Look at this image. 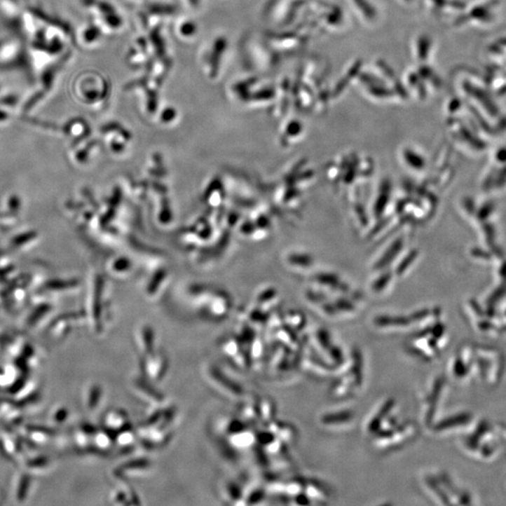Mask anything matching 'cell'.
Here are the masks:
<instances>
[{
  "mask_svg": "<svg viewBox=\"0 0 506 506\" xmlns=\"http://www.w3.org/2000/svg\"><path fill=\"white\" fill-rule=\"evenodd\" d=\"M105 430L110 432H118L129 425V417L126 411L121 409L109 411L104 416Z\"/></svg>",
  "mask_w": 506,
  "mask_h": 506,
  "instance_id": "13",
  "label": "cell"
},
{
  "mask_svg": "<svg viewBox=\"0 0 506 506\" xmlns=\"http://www.w3.org/2000/svg\"><path fill=\"white\" fill-rule=\"evenodd\" d=\"M205 377L208 383L219 394L227 399H240L244 396L243 388L235 381L231 380L216 366L208 365L205 369Z\"/></svg>",
  "mask_w": 506,
  "mask_h": 506,
  "instance_id": "3",
  "label": "cell"
},
{
  "mask_svg": "<svg viewBox=\"0 0 506 506\" xmlns=\"http://www.w3.org/2000/svg\"><path fill=\"white\" fill-rule=\"evenodd\" d=\"M447 334L444 325L436 324L421 328L411 336L407 350L414 357L424 361L436 360L446 346Z\"/></svg>",
  "mask_w": 506,
  "mask_h": 506,
  "instance_id": "1",
  "label": "cell"
},
{
  "mask_svg": "<svg viewBox=\"0 0 506 506\" xmlns=\"http://www.w3.org/2000/svg\"><path fill=\"white\" fill-rule=\"evenodd\" d=\"M133 391L144 402L149 403L154 407H161L165 400L163 395L150 385L149 380L146 378L137 377L132 382Z\"/></svg>",
  "mask_w": 506,
  "mask_h": 506,
  "instance_id": "10",
  "label": "cell"
},
{
  "mask_svg": "<svg viewBox=\"0 0 506 506\" xmlns=\"http://www.w3.org/2000/svg\"><path fill=\"white\" fill-rule=\"evenodd\" d=\"M112 500L114 503L121 505H139V503H140L136 502V500H138L137 496H136L132 489L130 488L128 486H121V488L116 489V491H114Z\"/></svg>",
  "mask_w": 506,
  "mask_h": 506,
  "instance_id": "16",
  "label": "cell"
},
{
  "mask_svg": "<svg viewBox=\"0 0 506 506\" xmlns=\"http://www.w3.org/2000/svg\"><path fill=\"white\" fill-rule=\"evenodd\" d=\"M136 346L142 355H147L155 351L156 336L154 331L149 325H144L135 334Z\"/></svg>",
  "mask_w": 506,
  "mask_h": 506,
  "instance_id": "14",
  "label": "cell"
},
{
  "mask_svg": "<svg viewBox=\"0 0 506 506\" xmlns=\"http://www.w3.org/2000/svg\"><path fill=\"white\" fill-rule=\"evenodd\" d=\"M222 493H224V500L228 502L238 503L242 498V491L240 488L236 484L232 482L225 483L221 488Z\"/></svg>",
  "mask_w": 506,
  "mask_h": 506,
  "instance_id": "21",
  "label": "cell"
},
{
  "mask_svg": "<svg viewBox=\"0 0 506 506\" xmlns=\"http://www.w3.org/2000/svg\"><path fill=\"white\" fill-rule=\"evenodd\" d=\"M444 386L443 378H436L424 397L423 405H422V420L426 427L432 426L436 411L438 410L439 400L444 391Z\"/></svg>",
  "mask_w": 506,
  "mask_h": 506,
  "instance_id": "5",
  "label": "cell"
},
{
  "mask_svg": "<svg viewBox=\"0 0 506 506\" xmlns=\"http://www.w3.org/2000/svg\"><path fill=\"white\" fill-rule=\"evenodd\" d=\"M228 443L233 449L243 451L252 449L257 444V435L253 430H247L243 427L227 435Z\"/></svg>",
  "mask_w": 506,
  "mask_h": 506,
  "instance_id": "12",
  "label": "cell"
},
{
  "mask_svg": "<svg viewBox=\"0 0 506 506\" xmlns=\"http://www.w3.org/2000/svg\"><path fill=\"white\" fill-rule=\"evenodd\" d=\"M136 437H137L136 432L127 427L121 430V432H116L115 443L121 449H128L135 446Z\"/></svg>",
  "mask_w": 506,
  "mask_h": 506,
  "instance_id": "19",
  "label": "cell"
},
{
  "mask_svg": "<svg viewBox=\"0 0 506 506\" xmlns=\"http://www.w3.org/2000/svg\"><path fill=\"white\" fill-rule=\"evenodd\" d=\"M271 432L275 436H278V439H280V441L285 442V444L293 442L294 436H296L294 428L285 423L272 425Z\"/></svg>",
  "mask_w": 506,
  "mask_h": 506,
  "instance_id": "18",
  "label": "cell"
},
{
  "mask_svg": "<svg viewBox=\"0 0 506 506\" xmlns=\"http://www.w3.org/2000/svg\"><path fill=\"white\" fill-rule=\"evenodd\" d=\"M94 442H95L96 449H99L100 451H108L115 444V440H114L110 432H108V430L95 432Z\"/></svg>",
  "mask_w": 506,
  "mask_h": 506,
  "instance_id": "20",
  "label": "cell"
},
{
  "mask_svg": "<svg viewBox=\"0 0 506 506\" xmlns=\"http://www.w3.org/2000/svg\"><path fill=\"white\" fill-rule=\"evenodd\" d=\"M152 464L146 458H136L122 463L115 470L116 477L124 481L140 477L151 469Z\"/></svg>",
  "mask_w": 506,
  "mask_h": 506,
  "instance_id": "9",
  "label": "cell"
},
{
  "mask_svg": "<svg viewBox=\"0 0 506 506\" xmlns=\"http://www.w3.org/2000/svg\"><path fill=\"white\" fill-rule=\"evenodd\" d=\"M374 328L383 332H400L411 327V320L403 315H380L372 322Z\"/></svg>",
  "mask_w": 506,
  "mask_h": 506,
  "instance_id": "11",
  "label": "cell"
},
{
  "mask_svg": "<svg viewBox=\"0 0 506 506\" xmlns=\"http://www.w3.org/2000/svg\"><path fill=\"white\" fill-rule=\"evenodd\" d=\"M257 406V411L258 418L262 419L265 423L272 421L275 416V405L269 399H262L258 400Z\"/></svg>",
  "mask_w": 506,
  "mask_h": 506,
  "instance_id": "17",
  "label": "cell"
},
{
  "mask_svg": "<svg viewBox=\"0 0 506 506\" xmlns=\"http://www.w3.org/2000/svg\"><path fill=\"white\" fill-rule=\"evenodd\" d=\"M417 427L413 422H400L399 425L389 432L372 437L374 447L381 450L397 449L411 441L416 436Z\"/></svg>",
  "mask_w": 506,
  "mask_h": 506,
  "instance_id": "2",
  "label": "cell"
},
{
  "mask_svg": "<svg viewBox=\"0 0 506 506\" xmlns=\"http://www.w3.org/2000/svg\"><path fill=\"white\" fill-rule=\"evenodd\" d=\"M466 413H458L456 416H450L449 418L441 420L438 423L433 424L430 428H432L433 432L443 435V433H446L449 430L456 429V428H460L464 422H466Z\"/></svg>",
  "mask_w": 506,
  "mask_h": 506,
  "instance_id": "15",
  "label": "cell"
},
{
  "mask_svg": "<svg viewBox=\"0 0 506 506\" xmlns=\"http://www.w3.org/2000/svg\"><path fill=\"white\" fill-rule=\"evenodd\" d=\"M102 392L101 388L99 385H93V388H90L88 393V407L90 410H95L97 406L101 402Z\"/></svg>",
  "mask_w": 506,
  "mask_h": 506,
  "instance_id": "22",
  "label": "cell"
},
{
  "mask_svg": "<svg viewBox=\"0 0 506 506\" xmlns=\"http://www.w3.org/2000/svg\"><path fill=\"white\" fill-rule=\"evenodd\" d=\"M221 351L225 357L232 361L236 368L246 369L249 366V355L238 338L232 336L225 339L221 344Z\"/></svg>",
  "mask_w": 506,
  "mask_h": 506,
  "instance_id": "7",
  "label": "cell"
},
{
  "mask_svg": "<svg viewBox=\"0 0 506 506\" xmlns=\"http://www.w3.org/2000/svg\"><path fill=\"white\" fill-rule=\"evenodd\" d=\"M397 402L392 397H388L385 400H383L382 403L376 408V410L371 414L369 419H367L365 423V432L369 436H374L378 432H379L381 425H382L383 420L394 413L396 410Z\"/></svg>",
  "mask_w": 506,
  "mask_h": 506,
  "instance_id": "8",
  "label": "cell"
},
{
  "mask_svg": "<svg viewBox=\"0 0 506 506\" xmlns=\"http://www.w3.org/2000/svg\"><path fill=\"white\" fill-rule=\"evenodd\" d=\"M168 366V360L163 352L155 350L149 354L143 355L142 369L144 371V377L149 382H160L165 376Z\"/></svg>",
  "mask_w": 506,
  "mask_h": 506,
  "instance_id": "4",
  "label": "cell"
},
{
  "mask_svg": "<svg viewBox=\"0 0 506 506\" xmlns=\"http://www.w3.org/2000/svg\"><path fill=\"white\" fill-rule=\"evenodd\" d=\"M355 413L351 409L328 411L319 417V423L327 430H336L346 429L354 423Z\"/></svg>",
  "mask_w": 506,
  "mask_h": 506,
  "instance_id": "6",
  "label": "cell"
}]
</instances>
